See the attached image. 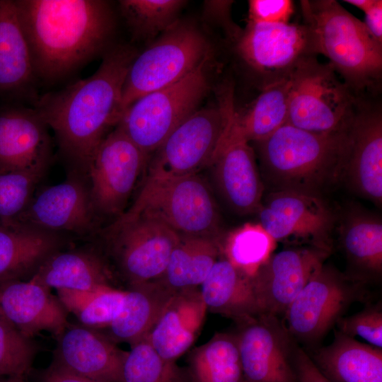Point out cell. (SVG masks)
I'll return each instance as SVG.
<instances>
[{
  "instance_id": "2",
  "label": "cell",
  "mask_w": 382,
  "mask_h": 382,
  "mask_svg": "<svg viewBox=\"0 0 382 382\" xmlns=\"http://www.w3.org/2000/svg\"><path fill=\"white\" fill-rule=\"evenodd\" d=\"M37 81L54 83L105 54L115 28L103 0H14Z\"/></svg>"
},
{
  "instance_id": "10",
  "label": "cell",
  "mask_w": 382,
  "mask_h": 382,
  "mask_svg": "<svg viewBox=\"0 0 382 382\" xmlns=\"http://www.w3.org/2000/svg\"><path fill=\"white\" fill-rule=\"evenodd\" d=\"M365 295L364 282L324 264L288 308L284 324L294 340L315 344Z\"/></svg>"
},
{
  "instance_id": "31",
  "label": "cell",
  "mask_w": 382,
  "mask_h": 382,
  "mask_svg": "<svg viewBox=\"0 0 382 382\" xmlns=\"http://www.w3.org/2000/svg\"><path fill=\"white\" fill-rule=\"evenodd\" d=\"M221 255V241L180 236L159 280L173 291L200 286Z\"/></svg>"
},
{
  "instance_id": "40",
  "label": "cell",
  "mask_w": 382,
  "mask_h": 382,
  "mask_svg": "<svg viewBox=\"0 0 382 382\" xmlns=\"http://www.w3.org/2000/svg\"><path fill=\"white\" fill-rule=\"evenodd\" d=\"M338 330L355 337H360L371 345L382 347V309L381 303L366 306L348 317H342L336 323Z\"/></svg>"
},
{
  "instance_id": "9",
  "label": "cell",
  "mask_w": 382,
  "mask_h": 382,
  "mask_svg": "<svg viewBox=\"0 0 382 382\" xmlns=\"http://www.w3.org/2000/svg\"><path fill=\"white\" fill-rule=\"evenodd\" d=\"M218 93V105L196 110L166 138L154 152L148 175L183 176L210 166L233 101L231 86Z\"/></svg>"
},
{
  "instance_id": "8",
  "label": "cell",
  "mask_w": 382,
  "mask_h": 382,
  "mask_svg": "<svg viewBox=\"0 0 382 382\" xmlns=\"http://www.w3.org/2000/svg\"><path fill=\"white\" fill-rule=\"evenodd\" d=\"M209 51L201 31L189 23L177 21L132 61L122 88L121 115L141 97L190 74L210 56Z\"/></svg>"
},
{
  "instance_id": "24",
  "label": "cell",
  "mask_w": 382,
  "mask_h": 382,
  "mask_svg": "<svg viewBox=\"0 0 382 382\" xmlns=\"http://www.w3.org/2000/svg\"><path fill=\"white\" fill-rule=\"evenodd\" d=\"M332 342L308 353L331 382H382V349L338 330Z\"/></svg>"
},
{
  "instance_id": "26",
  "label": "cell",
  "mask_w": 382,
  "mask_h": 382,
  "mask_svg": "<svg viewBox=\"0 0 382 382\" xmlns=\"http://www.w3.org/2000/svg\"><path fill=\"white\" fill-rule=\"evenodd\" d=\"M58 233L21 224H0V282L33 276L59 250Z\"/></svg>"
},
{
  "instance_id": "19",
  "label": "cell",
  "mask_w": 382,
  "mask_h": 382,
  "mask_svg": "<svg viewBox=\"0 0 382 382\" xmlns=\"http://www.w3.org/2000/svg\"><path fill=\"white\" fill-rule=\"evenodd\" d=\"M94 214L88 185L76 175L33 197L14 224L56 233L67 231L83 235L93 228Z\"/></svg>"
},
{
  "instance_id": "28",
  "label": "cell",
  "mask_w": 382,
  "mask_h": 382,
  "mask_svg": "<svg viewBox=\"0 0 382 382\" xmlns=\"http://www.w3.org/2000/svg\"><path fill=\"white\" fill-rule=\"evenodd\" d=\"M200 287L207 311L238 324L260 315L251 277L224 257L217 260Z\"/></svg>"
},
{
  "instance_id": "20",
  "label": "cell",
  "mask_w": 382,
  "mask_h": 382,
  "mask_svg": "<svg viewBox=\"0 0 382 382\" xmlns=\"http://www.w3.org/2000/svg\"><path fill=\"white\" fill-rule=\"evenodd\" d=\"M49 128L35 109L0 110V172H45L51 158Z\"/></svg>"
},
{
  "instance_id": "35",
  "label": "cell",
  "mask_w": 382,
  "mask_h": 382,
  "mask_svg": "<svg viewBox=\"0 0 382 382\" xmlns=\"http://www.w3.org/2000/svg\"><path fill=\"white\" fill-rule=\"evenodd\" d=\"M185 3L180 0H121L118 4L133 37L147 39L174 24Z\"/></svg>"
},
{
  "instance_id": "5",
  "label": "cell",
  "mask_w": 382,
  "mask_h": 382,
  "mask_svg": "<svg viewBox=\"0 0 382 382\" xmlns=\"http://www.w3.org/2000/svg\"><path fill=\"white\" fill-rule=\"evenodd\" d=\"M142 216L180 236L220 240V217L207 183L197 174L148 175L130 208L112 224Z\"/></svg>"
},
{
  "instance_id": "6",
  "label": "cell",
  "mask_w": 382,
  "mask_h": 382,
  "mask_svg": "<svg viewBox=\"0 0 382 382\" xmlns=\"http://www.w3.org/2000/svg\"><path fill=\"white\" fill-rule=\"evenodd\" d=\"M286 122L316 134L346 131L358 99L333 67L316 56L301 61L290 74Z\"/></svg>"
},
{
  "instance_id": "41",
  "label": "cell",
  "mask_w": 382,
  "mask_h": 382,
  "mask_svg": "<svg viewBox=\"0 0 382 382\" xmlns=\"http://www.w3.org/2000/svg\"><path fill=\"white\" fill-rule=\"evenodd\" d=\"M294 13L290 0H250L248 1V22L288 23Z\"/></svg>"
},
{
  "instance_id": "47",
  "label": "cell",
  "mask_w": 382,
  "mask_h": 382,
  "mask_svg": "<svg viewBox=\"0 0 382 382\" xmlns=\"http://www.w3.org/2000/svg\"><path fill=\"white\" fill-rule=\"evenodd\" d=\"M12 382H25V381L23 378H13Z\"/></svg>"
},
{
  "instance_id": "46",
  "label": "cell",
  "mask_w": 382,
  "mask_h": 382,
  "mask_svg": "<svg viewBox=\"0 0 382 382\" xmlns=\"http://www.w3.org/2000/svg\"><path fill=\"white\" fill-rule=\"evenodd\" d=\"M13 378H4V377H0V382H12Z\"/></svg>"
},
{
  "instance_id": "18",
  "label": "cell",
  "mask_w": 382,
  "mask_h": 382,
  "mask_svg": "<svg viewBox=\"0 0 382 382\" xmlns=\"http://www.w3.org/2000/svg\"><path fill=\"white\" fill-rule=\"evenodd\" d=\"M343 180L377 204L382 202V114L378 105L359 98L348 129Z\"/></svg>"
},
{
  "instance_id": "33",
  "label": "cell",
  "mask_w": 382,
  "mask_h": 382,
  "mask_svg": "<svg viewBox=\"0 0 382 382\" xmlns=\"http://www.w3.org/2000/svg\"><path fill=\"white\" fill-rule=\"evenodd\" d=\"M289 76L262 87L261 93L244 112L235 109L234 126L248 142L266 139L286 122Z\"/></svg>"
},
{
  "instance_id": "17",
  "label": "cell",
  "mask_w": 382,
  "mask_h": 382,
  "mask_svg": "<svg viewBox=\"0 0 382 382\" xmlns=\"http://www.w3.org/2000/svg\"><path fill=\"white\" fill-rule=\"evenodd\" d=\"M236 108L231 104L228 123L209 168L227 204L242 214L257 213L264 185L253 148L236 130L233 120Z\"/></svg>"
},
{
  "instance_id": "36",
  "label": "cell",
  "mask_w": 382,
  "mask_h": 382,
  "mask_svg": "<svg viewBox=\"0 0 382 382\" xmlns=\"http://www.w3.org/2000/svg\"><path fill=\"white\" fill-rule=\"evenodd\" d=\"M123 382H189L176 364L163 359L145 337L131 345L122 366Z\"/></svg>"
},
{
  "instance_id": "15",
  "label": "cell",
  "mask_w": 382,
  "mask_h": 382,
  "mask_svg": "<svg viewBox=\"0 0 382 382\" xmlns=\"http://www.w3.org/2000/svg\"><path fill=\"white\" fill-rule=\"evenodd\" d=\"M238 325L245 382H298L292 366L295 340L279 317L260 314Z\"/></svg>"
},
{
  "instance_id": "21",
  "label": "cell",
  "mask_w": 382,
  "mask_h": 382,
  "mask_svg": "<svg viewBox=\"0 0 382 382\" xmlns=\"http://www.w3.org/2000/svg\"><path fill=\"white\" fill-rule=\"evenodd\" d=\"M56 338L53 362L97 382H123L122 366L127 352L98 331L69 323Z\"/></svg>"
},
{
  "instance_id": "7",
  "label": "cell",
  "mask_w": 382,
  "mask_h": 382,
  "mask_svg": "<svg viewBox=\"0 0 382 382\" xmlns=\"http://www.w3.org/2000/svg\"><path fill=\"white\" fill-rule=\"evenodd\" d=\"M210 56L175 83L148 93L122 114L117 125L147 156L197 110L209 88Z\"/></svg>"
},
{
  "instance_id": "44",
  "label": "cell",
  "mask_w": 382,
  "mask_h": 382,
  "mask_svg": "<svg viewBox=\"0 0 382 382\" xmlns=\"http://www.w3.org/2000/svg\"><path fill=\"white\" fill-rule=\"evenodd\" d=\"M365 13L364 24L371 37L382 45V1L377 0L376 4Z\"/></svg>"
},
{
  "instance_id": "25",
  "label": "cell",
  "mask_w": 382,
  "mask_h": 382,
  "mask_svg": "<svg viewBox=\"0 0 382 382\" xmlns=\"http://www.w3.org/2000/svg\"><path fill=\"white\" fill-rule=\"evenodd\" d=\"M125 291L118 315L107 328L97 331L115 344L131 346L149 333L175 291L159 280L131 284Z\"/></svg>"
},
{
  "instance_id": "22",
  "label": "cell",
  "mask_w": 382,
  "mask_h": 382,
  "mask_svg": "<svg viewBox=\"0 0 382 382\" xmlns=\"http://www.w3.org/2000/svg\"><path fill=\"white\" fill-rule=\"evenodd\" d=\"M0 311L29 338L42 331L57 337L69 323L68 311L59 299L30 279L0 282Z\"/></svg>"
},
{
  "instance_id": "27",
  "label": "cell",
  "mask_w": 382,
  "mask_h": 382,
  "mask_svg": "<svg viewBox=\"0 0 382 382\" xmlns=\"http://www.w3.org/2000/svg\"><path fill=\"white\" fill-rule=\"evenodd\" d=\"M14 0H0V93L30 97L37 82Z\"/></svg>"
},
{
  "instance_id": "43",
  "label": "cell",
  "mask_w": 382,
  "mask_h": 382,
  "mask_svg": "<svg viewBox=\"0 0 382 382\" xmlns=\"http://www.w3.org/2000/svg\"><path fill=\"white\" fill-rule=\"evenodd\" d=\"M39 382H97L74 374L54 362L39 374Z\"/></svg>"
},
{
  "instance_id": "30",
  "label": "cell",
  "mask_w": 382,
  "mask_h": 382,
  "mask_svg": "<svg viewBox=\"0 0 382 382\" xmlns=\"http://www.w3.org/2000/svg\"><path fill=\"white\" fill-rule=\"evenodd\" d=\"M340 243L349 263L358 271L356 279L364 282L382 271L381 220L361 211L351 210L339 228Z\"/></svg>"
},
{
  "instance_id": "38",
  "label": "cell",
  "mask_w": 382,
  "mask_h": 382,
  "mask_svg": "<svg viewBox=\"0 0 382 382\" xmlns=\"http://www.w3.org/2000/svg\"><path fill=\"white\" fill-rule=\"evenodd\" d=\"M45 172H0V224H14L30 204Z\"/></svg>"
},
{
  "instance_id": "4",
  "label": "cell",
  "mask_w": 382,
  "mask_h": 382,
  "mask_svg": "<svg viewBox=\"0 0 382 382\" xmlns=\"http://www.w3.org/2000/svg\"><path fill=\"white\" fill-rule=\"evenodd\" d=\"M300 6L316 55L329 59L354 95L378 87L382 45L371 37L364 22L335 0H302Z\"/></svg>"
},
{
  "instance_id": "39",
  "label": "cell",
  "mask_w": 382,
  "mask_h": 382,
  "mask_svg": "<svg viewBox=\"0 0 382 382\" xmlns=\"http://www.w3.org/2000/svg\"><path fill=\"white\" fill-rule=\"evenodd\" d=\"M125 290L104 286L76 316L80 324L96 330L107 328L118 315Z\"/></svg>"
},
{
  "instance_id": "42",
  "label": "cell",
  "mask_w": 382,
  "mask_h": 382,
  "mask_svg": "<svg viewBox=\"0 0 382 382\" xmlns=\"http://www.w3.org/2000/svg\"><path fill=\"white\" fill-rule=\"evenodd\" d=\"M294 364L298 382H331L318 369L308 353L296 344Z\"/></svg>"
},
{
  "instance_id": "1",
  "label": "cell",
  "mask_w": 382,
  "mask_h": 382,
  "mask_svg": "<svg viewBox=\"0 0 382 382\" xmlns=\"http://www.w3.org/2000/svg\"><path fill=\"white\" fill-rule=\"evenodd\" d=\"M137 55L129 45L112 46L91 76L33 102V107L53 131L64 158L83 175L109 129L120 118L125 79Z\"/></svg>"
},
{
  "instance_id": "13",
  "label": "cell",
  "mask_w": 382,
  "mask_h": 382,
  "mask_svg": "<svg viewBox=\"0 0 382 382\" xmlns=\"http://www.w3.org/2000/svg\"><path fill=\"white\" fill-rule=\"evenodd\" d=\"M259 224L275 241L294 238L330 253L335 216L322 197L280 190L267 195Z\"/></svg>"
},
{
  "instance_id": "23",
  "label": "cell",
  "mask_w": 382,
  "mask_h": 382,
  "mask_svg": "<svg viewBox=\"0 0 382 382\" xmlns=\"http://www.w3.org/2000/svg\"><path fill=\"white\" fill-rule=\"evenodd\" d=\"M207 312L199 289L176 291L146 337L163 359L175 362L193 345Z\"/></svg>"
},
{
  "instance_id": "12",
  "label": "cell",
  "mask_w": 382,
  "mask_h": 382,
  "mask_svg": "<svg viewBox=\"0 0 382 382\" xmlns=\"http://www.w3.org/2000/svg\"><path fill=\"white\" fill-rule=\"evenodd\" d=\"M236 50L248 66L263 76L262 87L289 77L301 61L316 56L303 23L248 22L236 39Z\"/></svg>"
},
{
  "instance_id": "34",
  "label": "cell",
  "mask_w": 382,
  "mask_h": 382,
  "mask_svg": "<svg viewBox=\"0 0 382 382\" xmlns=\"http://www.w3.org/2000/svg\"><path fill=\"white\" fill-rule=\"evenodd\" d=\"M275 242L259 223H247L231 231L221 242V254L252 277L270 256Z\"/></svg>"
},
{
  "instance_id": "14",
  "label": "cell",
  "mask_w": 382,
  "mask_h": 382,
  "mask_svg": "<svg viewBox=\"0 0 382 382\" xmlns=\"http://www.w3.org/2000/svg\"><path fill=\"white\" fill-rule=\"evenodd\" d=\"M108 236L129 285L159 279L180 238L163 224L142 216L112 224Z\"/></svg>"
},
{
  "instance_id": "48",
  "label": "cell",
  "mask_w": 382,
  "mask_h": 382,
  "mask_svg": "<svg viewBox=\"0 0 382 382\" xmlns=\"http://www.w3.org/2000/svg\"><path fill=\"white\" fill-rule=\"evenodd\" d=\"M0 313H1V311H0Z\"/></svg>"
},
{
  "instance_id": "11",
  "label": "cell",
  "mask_w": 382,
  "mask_h": 382,
  "mask_svg": "<svg viewBox=\"0 0 382 382\" xmlns=\"http://www.w3.org/2000/svg\"><path fill=\"white\" fill-rule=\"evenodd\" d=\"M149 156L119 127L101 141L88 166L89 192L95 213H123Z\"/></svg>"
},
{
  "instance_id": "29",
  "label": "cell",
  "mask_w": 382,
  "mask_h": 382,
  "mask_svg": "<svg viewBox=\"0 0 382 382\" xmlns=\"http://www.w3.org/2000/svg\"><path fill=\"white\" fill-rule=\"evenodd\" d=\"M30 279L56 290L90 291L112 286L106 265L96 254L87 250L55 252L41 264Z\"/></svg>"
},
{
  "instance_id": "37",
  "label": "cell",
  "mask_w": 382,
  "mask_h": 382,
  "mask_svg": "<svg viewBox=\"0 0 382 382\" xmlns=\"http://www.w3.org/2000/svg\"><path fill=\"white\" fill-rule=\"evenodd\" d=\"M37 348L0 313V377L23 378L30 371Z\"/></svg>"
},
{
  "instance_id": "45",
  "label": "cell",
  "mask_w": 382,
  "mask_h": 382,
  "mask_svg": "<svg viewBox=\"0 0 382 382\" xmlns=\"http://www.w3.org/2000/svg\"><path fill=\"white\" fill-rule=\"evenodd\" d=\"M345 1L366 12L376 4L377 0H346Z\"/></svg>"
},
{
  "instance_id": "16",
  "label": "cell",
  "mask_w": 382,
  "mask_h": 382,
  "mask_svg": "<svg viewBox=\"0 0 382 382\" xmlns=\"http://www.w3.org/2000/svg\"><path fill=\"white\" fill-rule=\"evenodd\" d=\"M329 253L309 245L272 253L251 277L260 314L284 316Z\"/></svg>"
},
{
  "instance_id": "32",
  "label": "cell",
  "mask_w": 382,
  "mask_h": 382,
  "mask_svg": "<svg viewBox=\"0 0 382 382\" xmlns=\"http://www.w3.org/2000/svg\"><path fill=\"white\" fill-rule=\"evenodd\" d=\"M189 382H245L236 334L219 332L187 357Z\"/></svg>"
},
{
  "instance_id": "3",
  "label": "cell",
  "mask_w": 382,
  "mask_h": 382,
  "mask_svg": "<svg viewBox=\"0 0 382 382\" xmlns=\"http://www.w3.org/2000/svg\"><path fill=\"white\" fill-rule=\"evenodd\" d=\"M348 129L324 134L285 123L266 139L254 142L263 176L272 190L321 197L337 185L344 178Z\"/></svg>"
}]
</instances>
